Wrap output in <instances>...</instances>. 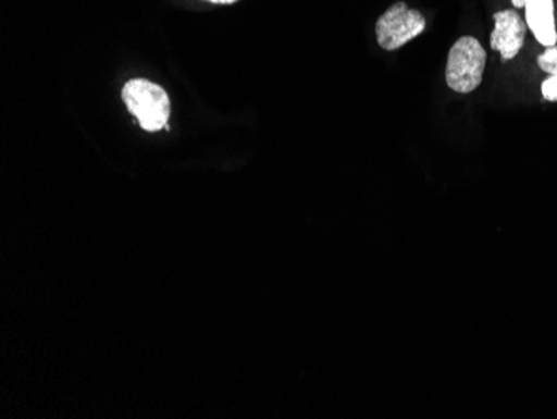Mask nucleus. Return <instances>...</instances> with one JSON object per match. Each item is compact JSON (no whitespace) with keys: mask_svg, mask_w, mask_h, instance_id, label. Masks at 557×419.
<instances>
[{"mask_svg":"<svg viewBox=\"0 0 557 419\" xmlns=\"http://www.w3.org/2000/svg\"><path fill=\"white\" fill-rule=\"evenodd\" d=\"M487 54L475 37H461L450 47L446 83L454 93L471 94L483 83Z\"/></svg>","mask_w":557,"mask_h":419,"instance_id":"obj_1","label":"nucleus"},{"mask_svg":"<svg viewBox=\"0 0 557 419\" xmlns=\"http://www.w3.org/2000/svg\"><path fill=\"white\" fill-rule=\"evenodd\" d=\"M425 29V17L406 2H394L375 24V37L384 51H397L400 47L421 36Z\"/></svg>","mask_w":557,"mask_h":419,"instance_id":"obj_3","label":"nucleus"},{"mask_svg":"<svg viewBox=\"0 0 557 419\" xmlns=\"http://www.w3.org/2000/svg\"><path fill=\"white\" fill-rule=\"evenodd\" d=\"M525 24L544 47H554L557 42L554 0H525Z\"/></svg>","mask_w":557,"mask_h":419,"instance_id":"obj_5","label":"nucleus"},{"mask_svg":"<svg viewBox=\"0 0 557 419\" xmlns=\"http://www.w3.org/2000/svg\"><path fill=\"white\" fill-rule=\"evenodd\" d=\"M516 9H524L525 0H511Z\"/></svg>","mask_w":557,"mask_h":419,"instance_id":"obj_9","label":"nucleus"},{"mask_svg":"<svg viewBox=\"0 0 557 419\" xmlns=\"http://www.w3.org/2000/svg\"><path fill=\"white\" fill-rule=\"evenodd\" d=\"M541 93L546 101L557 102V74H553L549 79L544 81Z\"/></svg>","mask_w":557,"mask_h":419,"instance_id":"obj_7","label":"nucleus"},{"mask_svg":"<svg viewBox=\"0 0 557 419\" xmlns=\"http://www.w3.org/2000/svg\"><path fill=\"white\" fill-rule=\"evenodd\" d=\"M209 2H214V4H234L237 0H209Z\"/></svg>","mask_w":557,"mask_h":419,"instance_id":"obj_8","label":"nucleus"},{"mask_svg":"<svg viewBox=\"0 0 557 419\" xmlns=\"http://www.w3.org/2000/svg\"><path fill=\"white\" fill-rule=\"evenodd\" d=\"M525 24L518 11H500L494 14L491 49L499 52L503 61H511L521 52L525 40Z\"/></svg>","mask_w":557,"mask_h":419,"instance_id":"obj_4","label":"nucleus"},{"mask_svg":"<svg viewBox=\"0 0 557 419\" xmlns=\"http://www.w3.org/2000/svg\"><path fill=\"white\" fill-rule=\"evenodd\" d=\"M537 65L547 72L549 76L557 74V47H547V51L543 52L537 59Z\"/></svg>","mask_w":557,"mask_h":419,"instance_id":"obj_6","label":"nucleus"},{"mask_svg":"<svg viewBox=\"0 0 557 419\" xmlns=\"http://www.w3.org/2000/svg\"><path fill=\"white\" fill-rule=\"evenodd\" d=\"M122 99L143 130L156 133L168 126L171 102L168 93L158 84L146 79L129 81L122 89Z\"/></svg>","mask_w":557,"mask_h":419,"instance_id":"obj_2","label":"nucleus"}]
</instances>
